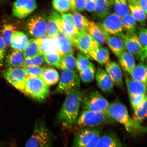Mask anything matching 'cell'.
Returning <instances> with one entry per match:
<instances>
[{"mask_svg":"<svg viewBox=\"0 0 147 147\" xmlns=\"http://www.w3.org/2000/svg\"><path fill=\"white\" fill-rule=\"evenodd\" d=\"M7 47L0 34V67L2 65L5 59Z\"/></svg>","mask_w":147,"mask_h":147,"instance_id":"cell-48","label":"cell"},{"mask_svg":"<svg viewBox=\"0 0 147 147\" xmlns=\"http://www.w3.org/2000/svg\"><path fill=\"white\" fill-rule=\"evenodd\" d=\"M47 24V20L44 16L41 15L33 16L28 22V31L29 34L34 38H43L46 35Z\"/></svg>","mask_w":147,"mask_h":147,"instance_id":"cell-12","label":"cell"},{"mask_svg":"<svg viewBox=\"0 0 147 147\" xmlns=\"http://www.w3.org/2000/svg\"><path fill=\"white\" fill-rule=\"evenodd\" d=\"M118 58L120 67L123 72L129 75L136 65L133 55L126 51L122 53Z\"/></svg>","mask_w":147,"mask_h":147,"instance_id":"cell-26","label":"cell"},{"mask_svg":"<svg viewBox=\"0 0 147 147\" xmlns=\"http://www.w3.org/2000/svg\"><path fill=\"white\" fill-rule=\"evenodd\" d=\"M53 7L59 13H65L71 10L70 0H52Z\"/></svg>","mask_w":147,"mask_h":147,"instance_id":"cell-40","label":"cell"},{"mask_svg":"<svg viewBox=\"0 0 147 147\" xmlns=\"http://www.w3.org/2000/svg\"><path fill=\"white\" fill-rule=\"evenodd\" d=\"M28 41V38L26 34L21 31H16L12 36L10 45L14 50L23 51Z\"/></svg>","mask_w":147,"mask_h":147,"instance_id":"cell-27","label":"cell"},{"mask_svg":"<svg viewBox=\"0 0 147 147\" xmlns=\"http://www.w3.org/2000/svg\"><path fill=\"white\" fill-rule=\"evenodd\" d=\"M105 71L113 82L114 85L122 87L124 85L123 73L119 64L114 61L106 64Z\"/></svg>","mask_w":147,"mask_h":147,"instance_id":"cell-18","label":"cell"},{"mask_svg":"<svg viewBox=\"0 0 147 147\" xmlns=\"http://www.w3.org/2000/svg\"><path fill=\"white\" fill-rule=\"evenodd\" d=\"M44 67L40 66H31L24 69L27 77H40Z\"/></svg>","mask_w":147,"mask_h":147,"instance_id":"cell-46","label":"cell"},{"mask_svg":"<svg viewBox=\"0 0 147 147\" xmlns=\"http://www.w3.org/2000/svg\"><path fill=\"white\" fill-rule=\"evenodd\" d=\"M54 39L57 52L60 57L69 53H74V45L71 40L64 34L60 32Z\"/></svg>","mask_w":147,"mask_h":147,"instance_id":"cell-19","label":"cell"},{"mask_svg":"<svg viewBox=\"0 0 147 147\" xmlns=\"http://www.w3.org/2000/svg\"><path fill=\"white\" fill-rule=\"evenodd\" d=\"M72 14L75 25L80 32H87L89 26V20L78 12L73 13Z\"/></svg>","mask_w":147,"mask_h":147,"instance_id":"cell-36","label":"cell"},{"mask_svg":"<svg viewBox=\"0 0 147 147\" xmlns=\"http://www.w3.org/2000/svg\"><path fill=\"white\" fill-rule=\"evenodd\" d=\"M100 22L101 28L107 35L120 37L124 34L121 18L115 13H111Z\"/></svg>","mask_w":147,"mask_h":147,"instance_id":"cell-9","label":"cell"},{"mask_svg":"<svg viewBox=\"0 0 147 147\" xmlns=\"http://www.w3.org/2000/svg\"><path fill=\"white\" fill-rule=\"evenodd\" d=\"M16 30V27L12 24H6L3 26L1 36L7 47L10 45L12 36Z\"/></svg>","mask_w":147,"mask_h":147,"instance_id":"cell-38","label":"cell"},{"mask_svg":"<svg viewBox=\"0 0 147 147\" xmlns=\"http://www.w3.org/2000/svg\"><path fill=\"white\" fill-rule=\"evenodd\" d=\"M24 93L36 100H43L49 94V86L40 77H27Z\"/></svg>","mask_w":147,"mask_h":147,"instance_id":"cell-6","label":"cell"},{"mask_svg":"<svg viewBox=\"0 0 147 147\" xmlns=\"http://www.w3.org/2000/svg\"><path fill=\"white\" fill-rule=\"evenodd\" d=\"M45 61L48 65L60 68L61 57L56 51L43 55Z\"/></svg>","mask_w":147,"mask_h":147,"instance_id":"cell-43","label":"cell"},{"mask_svg":"<svg viewBox=\"0 0 147 147\" xmlns=\"http://www.w3.org/2000/svg\"><path fill=\"white\" fill-rule=\"evenodd\" d=\"M87 32L100 45L106 43V34L99 24L89 21V26Z\"/></svg>","mask_w":147,"mask_h":147,"instance_id":"cell-25","label":"cell"},{"mask_svg":"<svg viewBox=\"0 0 147 147\" xmlns=\"http://www.w3.org/2000/svg\"><path fill=\"white\" fill-rule=\"evenodd\" d=\"M147 29L138 26L136 33L141 48V55L140 59L142 62L146 60L147 57Z\"/></svg>","mask_w":147,"mask_h":147,"instance_id":"cell-32","label":"cell"},{"mask_svg":"<svg viewBox=\"0 0 147 147\" xmlns=\"http://www.w3.org/2000/svg\"><path fill=\"white\" fill-rule=\"evenodd\" d=\"M23 52L26 58L42 56L38 38H32L29 40L28 44Z\"/></svg>","mask_w":147,"mask_h":147,"instance_id":"cell-30","label":"cell"},{"mask_svg":"<svg viewBox=\"0 0 147 147\" xmlns=\"http://www.w3.org/2000/svg\"><path fill=\"white\" fill-rule=\"evenodd\" d=\"M70 1L71 8V10L73 13H74L77 12L76 10V8H75V0H70Z\"/></svg>","mask_w":147,"mask_h":147,"instance_id":"cell-52","label":"cell"},{"mask_svg":"<svg viewBox=\"0 0 147 147\" xmlns=\"http://www.w3.org/2000/svg\"><path fill=\"white\" fill-rule=\"evenodd\" d=\"M97 87L104 92L111 93L113 91L114 84L106 71L98 67L95 73Z\"/></svg>","mask_w":147,"mask_h":147,"instance_id":"cell-17","label":"cell"},{"mask_svg":"<svg viewBox=\"0 0 147 147\" xmlns=\"http://www.w3.org/2000/svg\"><path fill=\"white\" fill-rule=\"evenodd\" d=\"M102 128H82L75 134L71 147H95L102 134Z\"/></svg>","mask_w":147,"mask_h":147,"instance_id":"cell-5","label":"cell"},{"mask_svg":"<svg viewBox=\"0 0 147 147\" xmlns=\"http://www.w3.org/2000/svg\"><path fill=\"white\" fill-rule=\"evenodd\" d=\"M48 86L56 84L59 80V75L58 71L53 68L45 67L40 76Z\"/></svg>","mask_w":147,"mask_h":147,"instance_id":"cell-28","label":"cell"},{"mask_svg":"<svg viewBox=\"0 0 147 147\" xmlns=\"http://www.w3.org/2000/svg\"><path fill=\"white\" fill-rule=\"evenodd\" d=\"M60 33L57 23L56 21L50 16L47 22V36L54 38Z\"/></svg>","mask_w":147,"mask_h":147,"instance_id":"cell-41","label":"cell"},{"mask_svg":"<svg viewBox=\"0 0 147 147\" xmlns=\"http://www.w3.org/2000/svg\"><path fill=\"white\" fill-rule=\"evenodd\" d=\"M128 5L130 13L136 21L142 26H146L147 13L138 5L128 4Z\"/></svg>","mask_w":147,"mask_h":147,"instance_id":"cell-31","label":"cell"},{"mask_svg":"<svg viewBox=\"0 0 147 147\" xmlns=\"http://www.w3.org/2000/svg\"><path fill=\"white\" fill-rule=\"evenodd\" d=\"M74 46L80 53L88 57L89 53L101 45L97 43L87 32H80L74 42Z\"/></svg>","mask_w":147,"mask_h":147,"instance_id":"cell-14","label":"cell"},{"mask_svg":"<svg viewBox=\"0 0 147 147\" xmlns=\"http://www.w3.org/2000/svg\"><path fill=\"white\" fill-rule=\"evenodd\" d=\"M59 80L55 93L67 95L73 90L80 88V79L76 69L63 70Z\"/></svg>","mask_w":147,"mask_h":147,"instance_id":"cell-8","label":"cell"},{"mask_svg":"<svg viewBox=\"0 0 147 147\" xmlns=\"http://www.w3.org/2000/svg\"><path fill=\"white\" fill-rule=\"evenodd\" d=\"M61 57L60 69L62 70H71L76 68V60L73 53Z\"/></svg>","mask_w":147,"mask_h":147,"instance_id":"cell-34","label":"cell"},{"mask_svg":"<svg viewBox=\"0 0 147 147\" xmlns=\"http://www.w3.org/2000/svg\"><path fill=\"white\" fill-rule=\"evenodd\" d=\"M96 0H87L85 10L89 12H94L96 6Z\"/></svg>","mask_w":147,"mask_h":147,"instance_id":"cell-50","label":"cell"},{"mask_svg":"<svg viewBox=\"0 0 147 147\" xmlns=\"http://www.w3.org/2000/svg\"><path fill=\"white\" fill-rule=\"evenodd\" d=\"M95 147H125L116 134L108 132L102 134Z\"/></svg>","mask_w":147,"mask_h":147,"instance_id":"cell-20","label":"cell"},{"mask_svg":"<svg viewBox=\"0 0 147 147\" xmlns=\"http://www.w3.org/2000/svg\"><path fill=\"white\" fill-rule=\"evenodd\" d=\"M109 103L97 91L88 92L84 97L81 106L84 110L107 113Z\"/></svg>","mask_w":147,"mask_h":147,"instance_id":"cell-7","label":"cell"},{"mask_svg":"<svg viewBox=\"0 0 147 147\" xmlns=\"http://www.w3.org/2000/svg\"><path fill=\"white\" fill-rule=\"evenodd\" d=\"M128 4H137L138 0H127Z\"/></svg>","mask_w":147,"mask_h":147,"instance_id":"cell-53","label":"cell"},{"mask_svg":"<svg viewBox=\"0 0 147 147\" xmlns=\"http://www.w3.org/2000/svg\"><path fill=\"white\" fill-rule=\"evenodd\" d=\"M124 42L126 50L140 59L141 48L136 33L131 34H123L120 37Z\"/></svg>","mask_w":147,"mask_h":147,"instance_id":"cell-15","label":"cell"},{"mask_svg":"<svg viewBox=\"0 0 147 147\" xmlns=\"http://www.w3.org/2000/svg\"><path fill=\"white\" fill-rule=\"evenodd\" d=\"M95 73L96 70L93 64L79 72L80 80L85 83H88L92 81L95 78Z\"/></svg>","mask_w":147,"mask_h":147,"instance_id":"cell-39","label":"cell"},{"mask_svg":"<svg viewBox=\"0 0 147 147\" xmlns=\"http://www.w3.org/2000/svg\"><path fill=\"white\" fill-rule=\"evenodd\" d=\"M76 60V68L79 72L83 70L93 64L87 56L80 52L78 53Z\"/></svg>","mask_w":147,"mask_h":147,"instance_id":"cell-44","label":"cell"},{"mask_svg":"<svg viewBox=\"0 0 147 147\" xmlns=\"http://www.w3.org/2000/svg\"><path fill=\"white\" fill-rule=\"evenodd\" d=\"M106 42L114 54L118 58L126 51L123 42L119 36L106 35Z\"/></svg>","mask_w":147,"mask_h":147,"instance_id":"cell-24","label":"cell"},{"mask_svg":"<svg viewBox=\"0 0 147 147\" xmlns=\"http://www.w3.org/2000/svg\"><path fill=\"white\" fill-rule=\"evenodd\" d=\"M45 62L43 57L39 56L30 58H25L22 67H31V66H40Z\"/></svg>","mask_w":147,"mask_h":147,"instance_id":"cell-45","label":"cell"},{"mask_svg":"<svg viewBox=\"0 0 147 147\" xmlns=\"http://www.w3.org/2000/svg\"><path fill=\"white\" fill-rule=\"evenodd\" d=\"M134 80L147 84V66L143 62H139L136 65L129 74Z\"/></svg>","mask_w":147,"mask_h":147,"instance_id":"cell-29","label":"cell"},{"mask_svg":"<svg viewBox=\"0 0 147 147\" xmlns=\"http://www.w3.org/2000/svg\"><path fill=\"white\" fill-rule=\"evenodd\" d=\"M2 75L3 78L16 89L24 92L27 76L23 68H7L3 71Z\"/></svg>","mask_w":147,"mask_h":147,"instance_id":"cell-10","label":"cell"},{"mask_svg":"<svg viewBox=\"0 0 147 147\" xmlns=\"http://www.w3.org/2000/svg\"><path fill=\"white\" fill-rule=\"evenodd\" d=\"M38 39L42 56L47 53L56 51V43L54 38L47 36Z\"/></svg>","mask_w":147,"mask_h":147,"instance_id":"cell-33","label":"cell"},{"mask_svg":"<svg viewBox=\"0 0 147 147\" xmlns=\"http://www.w3.org/2000/svg\"><path fill=\"white\" fill-rule=\"evenodd\" d=\"M61 23L59 27L60 32L68 38L75 46V40L80 32L75 25L73 14L63 13L61 15Z\"/></svg>","mask_w":147,"mask_h":147,"instance_id":"cell-11","label":"cell"},{"mask_svg":"<svg viewBox=\"0 0 147 147\" xmlns=\"http://www.w3.org/2000/svg\"><path fill=\"white\" fill-rule=\"evenodd\" d=\"M87 90L80 88L73 90L67 94L58 115V120L65 126L76 123L84 97Z\"/></svg>","mask_w":147,"mask_h":147,"instance_id":"cell-1","label":"cell"},{"mask_svg":"<svg viewBox=\"0 0 147 147\" xmlns=\"http://www.w3.org/2000/svg\"><path fill=\"white\" fill-rule=\"evenodd\" d=\"M113 7V0H96L94 13L100 21L111 13Z\"/></svg>","mask_w":147,"mask_h":147,"instance_id":"cell-21","label":"cell"},{"mask_svg":"<svg viewBox=\"0 0 147 147\" xmlns=\"http://www.w3.org/2000/svg\"><path fill=\"white\" fill-rule=\"evenodd\" d=\"M115 13L121 18L130 13L127 0H113Z\"/></svg>","mask_w":147,"mask_h":147,"instance_id":"cell-37","label":"cell"},{"mask_svg":"<svg viewBox=\"0 0 147 147\" xmlns=\"http://www.w3.org/2000/svg\"><path fill=\"white\" fill-rule=\"evenodd\" d=\"M147 100L141 106L134 110V120L138 123L141 125L147 115Z\"/></svg>","mask_w":147,"mask_h":147,"instance_id":"cell-42","label":"cell"},{"mask_svg":"<svg viewBox=\"0 0 147 147\" xmlns=\"http://www.w3.org/2000/svg\"><path fill=\"white\" fill-rule=\"evenodd\" d=\"M121 18L123 29L126 34L136 32L138 25L136 21L130 13Z\"/></svg>","mask_w":147,"mask_h":147,"instance_id":"cell-35","label":"cell"},{"mask_svg":"<svg viewBox=\"0 0 147 147\" xmlns=\"http://www.w3.org/2000/svg\"><path fill=\"white\" fill-rule=\"evenodd\" d=\"M55 136L43 122L37 123L25 147H53Z\"/></svg>","mask_w":147,"mask_h":147,"instance_id":"cell-4","label":"cell"},{"mask_svg":"<svg viewBox=\"0 0 147 147\" xmlns=\"http://www.w3.org/2000/svg\"><path fill=\"white\" fill-rule=\"evenodd\" d=\"M137 5L140 7L147 13V0H138Z\"/></svg>","mask_w":147,"mask_h":147,"instance_id":"cell-51","label":"cell"},{"mask_svg":"<svg viewBox=\"0 0 147 147\" xmlns=\"http://www.w3.org/2000/svg\"><path fill=\"white\" fill-rule=\"evenodd\" d=\"M76 123L82 128L99 127L105 125L117 124L107 113L87 110H83L78 117Z\"/></svg>","mask_w":147,"mask_h":147,"instance_id":"cell-3","label":"cell"},{"mask_svg":"<svg viewBox=\"0 0 147 147\" xmlns=\"http://www.w3.org/2000/svg\"><path fill=\"white\" fill-rule=\"evenodd\" d=\"M25 58L23 51L12 50L5 58V66L7 68L22 67Z\"/></svg>","mask_w":147,"mask_h":147,"instance_id":"cell-22","label":"cell"},{"mask_svg":"<svg viewBox=\"0 0 147 147\" xmlns=\"http://www.w3.org/2000/svg\"><path fill=\"white\" fill-rule=\"evenodd\" d=\"M130 104L133 110L141 106L147 100V95L128 96Z\"/></svg>","mask_w":147,"mask_h":147,"instance_id":"cell-47","label":"cell"},{"mask_svg":"<svg viewBox=\"0 0 147 147\" xmlns=\"http://www.w3.org/2000/svg\"><path fill=\"white\" fill-rule=\"evenodd\" d=\"M127 88L128 96H146L147 93V84L134 80L129 75L123 73Z\"/></svg>","mask_w":147,"mask_h":147,"instance_id":"cell-16","label":"cell"},{"mask_svg":"<svg viewBox=\"0 0 147 147\" xmlns=\"http://www.w3.org/2000/svg\"><path fill=\"white\" fill-rule=\"evenodd\" d=\"M109 51L107 48L100 46L89 53L88 58L94 60L101 65H105L109 61Z\"/></svg>","mask_w":147,"mask_h":147,"instance_id":"cell-23","label":"cell"},{"mask_svg":"<svg viewBox=\"0 0 147 147\" xmlns=\"http://www.w3.org/2000/svg\"><path fill=\"white\" fill-rule=\"evenodd\" d=\"M37 7L35 0H16L12 8V13L15 17L24 18L27 17Z\"/></svg>","mask_w":147,"mask_h":147,"instance_id":"cell-13","label":"cell"},{"mask_svg":"<svg viewBox=\"0 0 147 147\" xmlns=\"http://www.w3.org/2000/svg\"><path fill=\"white\" fill-rule=\"evenodd\" d=\"M107 113L117 123L122 125L128 133L133 135L145 134L146 128L134 120L130 116L127 108L120 101L109 103Z\"/></svg>","mask_w":147,"mask_h":147,"instance_id":"cell-2","label":"cell"},{"mask_svg":"<svg viewBox=\"0 0 147 147\" xmlns=\"http://www.w3.org/2000/svg\"><path fill=\"white\" fill-rule=\"evenodd\" d=\"M87 0H75V6L77 12H82L85 9Z\"/></svg>","mask_w":147,"mask_h":147,"instance_id":"cell-49","label":"cell"}]
</instances>
